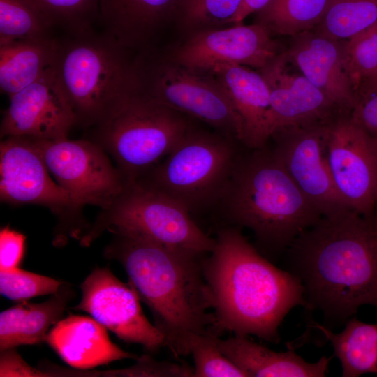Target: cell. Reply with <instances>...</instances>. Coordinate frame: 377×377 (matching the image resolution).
Masks as SVG:
<instances>
[{"instance_id": "cell-32", "label": "cell", "mask_w": 377, "mask_h": 377, "mask_svg": "<svg viewBox=\"0 0 377 377\" xmlns=\"http://www.w3.org/2000/svg\"><path fill=\"white\" fill-rule=\"evenodd\" d=\"M64 282L55 279L15 268L0 270L1 295L15 302L57 293Z\"/></svg>"}, {"instance_id": "cell-36", "label": "cell", "mask_w": 377, "mask_h": 377, "mask_svg": "<svg viewBox=\"0 0 377 377\" xmlns=\"http://www.w3.org/2000/svg\"><path fill=\"white\" fill-rule=\"evenodd\" d=\"M350 116L377 140V92L359 97Z\"/></svg>"}, {"instance_id": "cell-28", "label": "cell", "mask_w": 377, "mask_h": 377, "mask_svg": "<svg viewBox=\"0 0 377 377\" xmlns=\"http://www.w3.org/2000/svg\"><path fill=\"white\" fill-rule=\"evenodd\" d=\"M52 27L28 0H0V46L51 37Z\"/></svg>"}, {"instance_id": "cell-17", "label": "cell", "mask_w": 377, "mask_h": 377, "mask_svg": "<svg viewBox=\"0 0 377 377\" xmlns=\"http://www.w3.org/2000/svg\"><path fill=\"white\" fill-rule=\"evenodd\" d=\"M293 68L283 51L260 69L269 91L271 138L284 128L327 122L338 109L296 67Z\"/></svg>"}, {"instance_id": "cell-24", "label": "cell", "mask_w": 377, "mask_h": 377, "mask_svg": "<svg viewBox=\"0 0 377 377\" xmlns=\"http://www.w3.org/2000/svg\"><path fill=\"white\" fill-rule=\"evenodd\" d=\"M58 40L52 38L0 46V90L8 97L38 80L56 59Z\"/></svg>"}, {"instance_id": "cell-10", "label": "cell", "mask_w": 377, "mask_h": 377, "mask_svg": "<svg viewBox=\"0 0 377 377\" xmlns=\"http://www.w3.org/2000/svg\"><path fill=\"white\" fill-rule=\"evenodd\" d=\"M32 139L49 171L70 195L74 214L86 205L104 209L124 190L128 181L96 142L67 137Z\"/></svg>"}, {"instance_id": "cell-13", "label": "cell", "mask_w": 377, "mask_h": 377, "mask_svg": "<svg viewBox=\"0 0 377 377\" xmlns=\"http://www.w3.org/2000/svg\"><path fill=\"white\" fill-rule=\"evenodd\" d=\"M330 121L284 128L272 136L276 139L273 150L288 175L323 216L352 209L339 194L327 163Z\"/></svg>"}, {"instance_id": "cell-22", "label": "cell", "mask_w": 377, "mask_h": 377, "mask_svg": "<svg viewBox=\"0 0 377 377\" xmlns=\"http://www.w3.org/2000/svg\"><path fill=\"white\" fill-rule=\"evenodd\" d=\"M177 0H100L98 22L103 31L132 49L145 45L170 15Z\"/></svg>"}, {"instance_id": "cell-31", "label": "cell", "mask_w": 377, "mask_h": 377, "mask_svg": "<svg viewBox=\"0 0 377 377\" xmlns=\"http://www.w3.org/2000/svg\"><path fill=\"white\" fill-rule=\"evenodd\" d=\"M219 334L211 331L198 337L191 346L194 377H247L219 347Z\"/></svg>"}, {"instance_id": "cell-27", "label": "cell", "mask_w": 377, "mask_h": 377, "mask_svg": "<svg viewBox=\"0 0 377 377\" xmlns=\"http://www.w3.org/2000/svg\"><path fill=\"white\" fill-rule=\"evenodd\" d=\"M377 22V0H331L313 31L335 39H349Z\"/></svg>"}, {"instance_id": "cell-40", "label": "cell", "mask_w": 377, "mask_h": 377, "mask_svg": "<svg viewBox=\"0 0 377 377\" xmlns=\"http://www.w3.org/2000/svg\"><path fill=\"white\" fill-rule=\"evenodd\" d=\"M376 204H377V191H376Z\"/></svg>"}, {"instance_id": "cell-14", "label": "cell", "mask_w": 377, "mask_h": 377, "mask_svg": "<svg viewBox=\"0 0 377 377\" xmlns=\"http://www.w3.org/2000/svg\"><path fill=\"white\" fill-rule=\"evenodd\" d=\"M45 160L30 138L10 136L0 145V197L13 205L36 204L61 215H74L67 191L49 174Z\"/></svg>"}, {"instance_id": "cell-15", "label": "cell", "mask_w": 377, "mask_h": 377, "mask_svg": "<svg viewBox=\"0 0 377 377\" xmlns=\"http://www.w3.org/2000/svg\"><path fill=\"white\" fill-rule=\"evenodd\" d=\"M8 98L1 122V138L59 139L67 137L75 126L73 111L57 79L54 65L36 82Z\"/></svg>"}, {"instance_id": "cell-11", "label": "cell", "mask_w": 377, "mask_h": 377, "mask_svg": "<svg viewBox=\"0 0 377 377\" xmlns=\"http://www.w3.org/2000/svg\"><path fill=\"white\" fill-rule=\"evenodd\" d=\"M325 152L335 187L347 205L375 216L377 191V140L350 115L327 125Z\"/></svg>"}, {"instance_id": "cell-18", "label": "cell", "mask_w": 377, "mask_h": 377, "mask_svg": "<svg viewBox=\"0 0 377 377\" xmlns=\"http://www.w3.org/2000/svg\"><path fill=\"white\" fill-rule=\"evenodd\" d=\"M285 53L339 110L351 112L357 95L344 64L343 40L309 30L293 36Z\"/></svg>"}, {"instance_id": "cell-2", "label": "cell", "mask_w": 377, "mask_h": 377, "mask_svg": "<svg viewBox=\"0 0 377 377\" xmlns=\"http://www.w3.org/2000/svg\"><path fill=\"white\" fill-rule=\"evenodd\" d=\"M210 253L202 272L216 332L278 343L285 317L293 308L306 306L300 281L263 256L237 228L220 229Z\"/></svg>"}, {"instance_id": "cell-16", "label": "cell", "mask_w": 377, "mask_h": 377, "mask_svg": "<svg viewBox=\"0 0 377 377\" xmlns=\"http://www.w3.org/2000/svg\"><path fill=\"white\" fill-rule=\"evenodd\" d=\"M282 52L263 25H238L196 34L177 51L179 66L198 71L224 64L259 68Z\"/></svg>"}, {"instance_id": "cell-4", "label": "cell", "mask_w": 377, "mask_h": 377, "mask_svg": "<svg viewBox=\"0 0 377 377\" xmlns=\"http://www.w3.org/2000/svg\"><path fill=\"white\" fill-rule=\"evenodd\" d=\"M239 154L217 205L235 225L250 229L261 248L279 255L323 216L273 149Z\"/></svg>"}, {"instance_id": "cell-33", "label": "cell", "mask_w": 377, "mask_h": 377, "mask_svg": "<svg viewBox=\"0 0 377 377\" xmlns=\"http://www.w3.org/2000/svg\"><path fill=\"white\" fill-rule=\"evenodd\" d=\"M242 0H184V18L189 24L229 22Z\"/></svg>"}, {"instance_id": "cell-3", "label": "cell", "mask_w": 377, "mask_h": 377, "mask_svg": "<svg viewBox=\"0 0 377 377\" xmlns=\"http://www.w3.org/2000/svg\"><path fill=\"white\" fill-rule=\"evenodd\" d=\"M105 256L117 260L140 300L150 309L164 346L176 356L190 355L195 339L216 332L210 293L200 256L144 238L114 234ZM217 333V332H216Z\"/></svg>"}, {"instance_id": "cell-34", "label": "cell", "mask_w": 377, "mask_h": 377, "mask_svg": "<svg viewBox=\"0 0 377 377\" xmlns=\"http://www.w3.org/2000/svg\"><path fill=\"white\" fill-rule=\"evenodd\" d=\"M134 366L121 370L119 374L128 376L190 377L193 370L188 366L170 362H158L149 356L138 357Z\"/></svg>"}, {"instance_id": "cell-8", "label": "cell", "mask_w": 377, "mask_h": 377, "mask_svg": "<svg viewBox=\"0 0 377 377\" xmlns=\"http://www.w3.org/2000/svg\"><path fill=\"white\" fill-rule=\"evenodd\" d=\"M191 129L182 114L136 91L109 120L96 127L94 142L131 182L158 164Z\"/></svg>"}, {"instance_id": "cell-26", "label": "cell", "mask_w": 377, "mask_h": 377, "mask_svg": "<svg viewBox=\"0 0 377 377\" xmlns=\"http://www.w3.org/2000/svg\"><path fill=\"white\" fill-rule=\"evenodd\" d=\"M331 0H270L259 10L258 23L270 34L293 36L312 30L321 21Z\"/></svg>"}, {"instance_id": "cell-21", "label": "cell", "mask_w": 377, "mask_h": 377, "mask_svg": "<svg viewBox=\"0 0 377 377\" xmlns=\"http://www.w3.org/2000/svg\"><path fill=\"white\" fill-rule=\"evenodd\" d=\"M219 347L246 376L251 377H323L332 360V357L323 356L316 362H309L295 353V347L288 346L286 352H276L244 336L219 339Z\"/></svg>"}, {"instance_id": "cell-9", "label": "cell", "mask_w": 377, "mask_h": 377, "mask_svg": "<svg viewBox=\"0 0 377 377\" xmlns=\"http://www.w3.org/2000/svg\"><path fill=\"white\" fill-rule=\"evenodd\" d=\"M139 94L176 112L200 119L242 142V124L228 96L217 82L182 66L136 61Z\"/></svg>"}, {"instance_id": "cell-19", "label": "cell", "mask_w": 377, "mask_h": 377, "mask_svg": "<svg viewBox=\"0 0 377 377\" xmlns=\"http://www.w3.org/2000/svg\"><path fill=\"white\" fill-rule=\"evenodd\" d=\"M216 77L238 114L242 128V143L249 149L265 147L270 134V96L260 74L238 64L213 68Z\"/></svg>"}, {"instance_id": "cell-7", "label": "cell", "mask_w": 377, "mask_h": 377, "mask_svg": "<svg viewBox=\"0 0 377 377\" xmlns=\"http://www.w3.org/2000/svg\"><path fill=\"white\" fill-rule=\"evenodd\" d=\"M105 231L139 237L199 256L210 253L215 244L186 208L136 181L128 182L123 192L102 209L94 224L80 238V244L89 246Z\"/></svg>"}, {"instance_id": "cell-38", "label": "cell", "mask_w": 377, "mask_h": 377, "mask_svg": "<svg viewBox=\"0 0 377 377\" xmlns=\"http://www.w3.org/2000/svg\"><path fill=\"white\" fill-rule=\"evenodd\" d=\"M270 0H242L235 15L229 22L240 24L248 15L263 8Z\"/></svg>"}, {"instance_id": "cell-30", "label": "cell", "mask_w": 377, "mask_h": 377, "mask_svg": "<svg viewBox=\"0 0 377 377\" xmlns=\"http://www.w3.org/2000/svg\"><path fill=\"white\" fill-rule=\"evenodd\" d=\"M343 59L357 95L361 84L377 71V22L343 41Z\"/></svg>"}, {"instance_id": "cell-23", "label": "cell", "mask_w": 377, "mask_h": 377, "mask_svg": "<svg viewBox=\"0 0 377 377\" xmlns=\"http://www.w3.org/2000/svg\"><path fill=\"white\" fill-rule=\"evenodd\" d=\"M64 290L44 302L23 301L1 312V351L45 341L50 327L61 320L70 298Z\"/></svg>"}, {"instance_id": "cell-20", "label": "cell", "mask_w": 377, "mask_h": 377, "mask_svg": "<svg viewBox=\"0 0 377 377\" xmlns=\"http://www.w3.org/2000/svg\"><path fill=\"white\" fill-rule=\"evenodd\" d=\"M45 341L63 361L80 369L138 358L112 342L103 325L84 316L61 319L48 332Z\"/></svg>"}, {"instance_id": "cell-39", "label": "cell", "mask_w": 377, "mask_h": 377, "mask_svg": "<svg viewBox=\"0 0 377 377\" xmlns=\"http://www.w3.org/2000/svg\"><path fill=\"white\" fill-rule=\"evenodd\" d=\"M376 92H377V71L361 84L357 91V99Z\"/></svg>"}, {"instance_id": "cell-6", "label": "cell", "mask_w": 377, "mask_h": 377, "mask_svg": "<svg viewBox=\"0 0 377 377\" xmlns=\"http://www.w3.org/2000/svg\"><path fill=\"white\" fill-rule=\"evenodd\" d=\"M235 142L192 128L163 161L135 181L191 213L217 205L240 154Z\"/></svg>"}, {"instance_id": "cell-25", "label": "cell", "mask_w": 377, "mask_h": 377, "mask_svg": "<svg viewBox=\"0 0 377 377\" xmlns=\"http://www.w3.org/2000/svg\"><path fill=\"white\" fill-rule=\"evenodd\" d=\"M308 325L320 331L331 343L334 355L341 362L342 376L377 374V323H364L353 316L339 333L313 320Z\"/></svg>"}, {"instance_id": "cell-5", "label": "cell", "mask_w": 377, "mask_h": 377, "mask_svg": "<svg viewBox=\"0 0 377 377\" xmlns=\"http://www.w3.org/2000/svg\"><path fill=\"white\" fill-rule=\"evenodd\" d=\"M128 50L103 31L58 40L54 69L75 125L101 126L137 91L135 61Z\"/></svg>"}, {"instance_id": "cell-35", "label": "cell", "mask_w": 377, "mask_h": 377, "mask_svg": "<svg viewBox=\"0 0 377 377\" xmlns=\"http://www.w3.org/2000/svg\"><path fill=\"white\" fill-rule=\"evenodd\" d=\"M26 236L6 226L0 231V270L18 268L25 253Z\"/></svg>"}, {"instance_id": "cell-12", "label": "cell", "mask_w": 377, "mask_h": 377, "mask_svg": "<svg viewBox=\"0 0 377 377\" xmlns=\"http://www.w3.org/2000/svg\"><path fill=\"white\" fill-rule=\"evenodd\" d=\"M82 298L73 309L93 318L127 343L150 352L164 346V337L145 316L140 298L129 282L119 281L105 267L96 268L82 283Z\"/></svg>"}, {"instance_id": "cell-37", "label": "cell", "mask_w": 377, "mask_h": 377, "mask_svg": "<svg viewBox=\"0 0 377 377\" xmlns=\"http://www.w3.org/2000/svg\"><path fill=\"white\" fill-rule=\"evenodd\" d=\"M43 374L30 367L14 348L1 351L0 376H38Z\"/></svg>"}, {"instance_id": "cell-1", "label": "cell", "mask_w": 377, "mask_h": 377, "mask_svg": "<svg viewBox=\"0 0 377 377\" xmlns=\"http://www.w3.org/2000/svg\"><path fill=\"white\" fill-rule=\"evenodd\" d=\"M286 252V270L302 283L306 311L342 326L364 305L377 308V218L348 209L323 216Z\"/></svg>"}, {"instance_id": "cell-29", "label": "cell", "mask_w": 377, "mask_h": 377, "mask_svg": "<svg viewBox=\"0 0 377 377\" xmlns=\"http://www.w3.org/2000/svg\"><path fill=\"white\" fill-rule=\"evenodd\" d=\"M52 27H60L71 36L90 32L98 21L100 0H28Z\"/></svg>"}]
</instances>
